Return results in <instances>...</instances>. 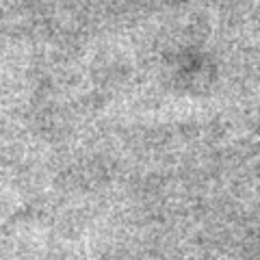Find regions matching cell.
Here are the masks:
<instances>
[]
</instances>
